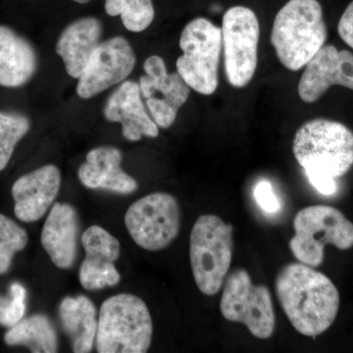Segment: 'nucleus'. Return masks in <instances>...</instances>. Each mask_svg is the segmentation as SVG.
<instances>
[{"instance_id": "1", "label": "nucleus", "mask_w": 353, "mask_h": 353, "mask_svg": "<svg viewBox=\"0 0 353 353\" xmlns=\"http://www.w3.org/2000/svg\"><path fill=\"white\" fill-rule=\"evenodd\" d=\"M276 296L292 327L306 336H317L333 325L340 294L331 279L303 263H290L275 279Z\"/></svg>"}, {"instance_id": "2", "label": "nucleus", "mask_w": 353, "mask_h": 353, "mask_svg": "<svg viewBox=\"0 0 353 353\" xmlns=\"http://www.w3.org/2000/svg\"><path fill=\"white\" fill-rule=\"evenodd\" d=\"M327 37L322 7L317 0H290L274 20L271 43L281 64L296 72L321 50Z\"/></svg>"}, {"instance_id": "3", "label": "nucleus", "mask_w": 353, "mask_h": 353, "mask_svg": "<svg viewBox=\"0 0 353 353\" xmlns=\"http://www.w3.org/2000/svg\"><path fill=\"white\" fill-rule=\"evenodd\" d=\"M292 152L306 176L341 178L353 166V132L336 121L310 120L297 130Z\"/></svg>"}, {"instance_id": "4", "label": "nucleus", "mask_w": 353, "mask_h": 353, "mask_svg": "<svg viewBox=\"0 0 353 353\" xmlns=\"http://www.w3.org/2000/svg\"><path fill=\"white\" fill-rule=\"evenodd\" d=\"M152 334L150 309L139 296L120 294L102 303L97 334V352H148Z\"/></svg>"}, {"instance_id": "5", "label": "nucleus", "mask_w": 353, "mask_h": 353, "mask_svg": "<svg viewBox=\"0 0 353 353\" xmlns=\"http://www.w3.org/2000/svg\"><path fill=\"white\" fill-rule=\"evenodd\" d=\"M234 228L216 215L199 216L190 236V259L194 282L205 296L224 285L233 259Z\"/></svg>"}, {"instance_id": "6", "label": "nucleus", "mask_w": 353, "mask_h": 353, "mask_svg": "<svg viewBox=\"0 0 353 353\" xmlns=\"http://www.w3.org/2000/svg\"><path fill=\"white\" fill-rule=\"evenodd\" d=\"M294 229L290 252L299 262L313 268L324 261L327 245L341 250L353 246V223L332 206L312 205L301 209L294 217Z\"/></svg>"}, {"instance_id": "7", "label": "nucleus", "mask_w": 353, "mask_h": 353, "mask_svg": "<svg viewBox=\"0 0 353 353\" xmlns=\"http://www.w3.org/2000/svg\"><path fill=\"white\" fill-rule=\"evenodd\" d=\"M180 48L183 55L176 63L179 75L199 94H214L223 48L221 28L205 18L190 21L181 34Z\"/></svg>"}, {"instance_id": "8", "label": "nucleus", "mask_w": 353, "mask_h": 353, "mask_svg": "<svg viewBox=\"0 0 353 353\" xmlns=\"http://www.w3.org/2000/svg\"><path fill=\"white\" fill-rule=\"evenodd\" d=\"M220 310L228 321L245 325L255 338L267 340L273 336L276 315L270 290L253 284L250 273L236 269L223 285Z\"/></svg>"}, {"instance_id": "9", "label": "nucleus", "mask_w": 353, "mask_h": 353, "mask_svg": "<svg viewBox=\"0 0 353 353\" xmlns=\"http://www.w3.org/2000/svg\"><path fill=\"white\" fill-rule=\"evenodd\" d=\"M221 30L228 82L234 88H245L252 82L259 64L257 16L248 7H231L224 14Z\"/></svg>"}, {"instance_id": "10", "label": "nucleus", "mask_w": 353, "mask_h": 353, "mask_svg": "<svg viewBox=\"0 0 353 353\" xmlns=\"http://www.w3.org/2000/svg\"><path fill=\"white\" fill-rule=\"evenodd\" d=\"M125 225L139 248L159 252L170 245L180 233V205L167 192L148 194L130 206Z\"/></svg>"}, {"instance_id": "11", "label": "nucleus", "mask_w": 353, "mask_h": 353, "mask_svg": "<svg viewBox=\"0 0 353 353\" xmlns=\"http://www.w3.org/2000/svg\"><path fill=\"white\" fill-rule=\"evenodd\" d=\"M136 65V54L123 37H114L99 44L79 77L77 94L90 99L124 82Z\"/></svg>"}, {"instance_id": "12", "label": "nucleus", "mask_w": 353, "mask_h": 353, "mask_svg": "<svg viewBox=\"0 0 353 353\" xmlns=\"http://www.w3.org/2000/svg\"><path fill=\"white\" fill-rule=\"evenodd\" d=\"M145 75L139 79L141 97L158 127L168 129L189 99L190 88L178 72L169 73L161 57L152 55L143 64Z\"/></svg>"}, {"instance_id": "13", "label": "nucleus", "mask_w": 353, "mask_h": 353, "mask_svg": "<svg viewBox=\"0 0 353 353\" xmlns=\"http://www.w3.org/2000/svg\"><path fill=\"white\" fill-rule=\"evenodd\" d=\"M333 85L353 90V54L324 46L305 65L297 90L301 101L314 103Z\"/></svg>"}, {"instance_id": "14", "label": "nucleus", "mask_w": 353, "mask_h": 353, "mask_svg": "<svg viewBox=\"0 0 353 353\" xmlns=\"http://www.w3.org/2000/svg\"><path fill=\"white\" fill-rule=\"evenodd\" d=\"M81 241L85 257L79 278L83 289L97 290L119 284L120 274L114 265L120 256L119 241L97 225L88 228Z\"/></svg>"}, {"instance_id": "15", "label": "nucleus", "mask_w": 353, "mask_h": 353, "mask_svg": "<svg viewBox=\"0 0 353 353\" xmlns=\"http://www.w3.org/2000/svg\"><path fill=\"white\" fill-rule=\"evenodd\" d=\"M60 187L61 172L54 165H44L20 176L11 190L16 217L24 223L41 219L54 203Z\"/></svg>"}, {"instance_id": "16", "label": "nucleus", "mask_w": 353, "mask_h": 353, "mask_svg": "<svg viewBox=\"0 0 353 353\" xmlns=\"http://www.w3.org/2000/svg\"><path fill=\"white\" fill-rule=\"evenodd\" d=\"M80 220L74 206L54 202L41 231V245L59 269L72 268L78 253Z\"/></svg>"}, {"instance_id": "17", "label": "nucleus", "mask_w": 353, "mask_h": 353, "mask_svg": "<svg viewBox=\"0 0 353 353\" xmlns=\"http://www.w3.org/2000/svg\"><path fill=\"white\" fill-rule=\"evenodd\" d=\"M103 113L109 122L122 125L123 136L128 141L157 138L159 134L157 123L146 112L139 83L134 81H125L111 94Z\"/></svg>"}, {"instance_id": "18", "label": "nucleus", "mask_w": 353, "mask_h": 353, "mask_svg": "<svg viewBox=\"0 0 353 353\" xmlns=\"http://www.w3.org/2000/svg\"><path fill=\"white\" fill-rule=\"evenodd\" d=\"M122 153L112 146H101L88 153L78 176L88 189H102L120 194H131L138 182L123 170Z\"/></svg>"}, {"instance_id": "19", "label": "nucleus", "mask_w": 353, "mask_h": 353, "mask_svg": "<svg viewBox=\"0 0 353 353\" xmlns=\"http://www.w3.org/2000/svg\"><path fill=\"white\" fill-rule=\"evenodd\" d=\"M39 66L32 44L7 26H0V85L20 88L32 80Z\"/></svg>"}, {"instance_id": "20", "label": "nucleus", "mask_w": 353, "mask_h": 353, "mask_svg": "<svg viewBox=\"0 0 353 353\" xmlns=\"http://www.w3.org/2000/svg\"><path fill=\"white\" fill-rule=\"evenodd\" d=\"M102 24L94 17L72 22L60 34L55 51L63 60L67 74L79 79L95 48L101 43Z\"/></svg>"}, {"instance_id": "21", "label": "nucleus", "mask_w": 353, "mask_h": 353, "mask_svg": "<svg viewBox=\"0 0 353 353\" xmlns=\"http://www.w3.org/2000/svg\"><path fill=\"white\" fill-rule=\"evenodd\" d=\"M60 322L76 353L92 352L97 339L99 319L92 301L85 296L65 297L59 305Z\"/></svg>"}, {"instance_id": "22", "label": "nucleus", "mask_w": 353, "mask_h": 353, "mask_svg": "<svg viewBox=\"0 0 353 353\" xmlns=\"http://www.w3.org/2000/svg\"><path fill=\"white\" fill-rule=\"evenodd\" d=\"M7 345H24L34 353L58 352V336L50 318L34 314L21 320L4 336Z\"/></svg>"}, {"instance_id": "23", "label": "nucleus", "mask_w": 353, "mask_h": 353, "mask_svg": "<svg viewBox=\"0 0 353 353\" xmlns=\"http://www.w3.org/2000/svg\"><path fill=\"white\" fill-rule=\"evenodd\" d=\"M109 16H120L128 31L141 32L148 29L154 19L152 0H105Z\"/></svg>"}, {"instance_id": "24", "label": "nucleus", "mask_w": 353, "mask_h": 353, "mask_svg": "<svg viewBox=\"0 0 353 353\" xmlns=\"http://www.w3.org/2000/svg\"><path fill=\"white\" fill-rule=\"evenodd\" d=\"M30 129L31 121L27 116L0 111V172L6 168L16 145Z\"/></svg>"}, {"instance_id": "25", "label": "nucleus", "mask_w": 353, "mask_h": 353, "mask_svg": "<svg viewBox=\"0 0 353 353\" xmlns=\"http://www.w3.org/2000/svg\"><path fill=\"white\" fill-rule=\"evenodd\" d=\"M29 241L27 232L17 223L0 214V275L7 273L14 255L24 250Z\"/></svg>"}, {"instance_id": "26", "label": "nucleus", "mask_w": 353, "mask_h": 353, "mask_svg": "<svg viewBox=\"0 0 353 353\" xmlns=\"http://www.w3.org/2000/svg\"><path fill=\"white\" fill-rule=\"evenodd\" d=\"M27 292L19 283H14L10 287V296L0 299V326H15L24 317Z\"/></svg>"}, {"instance_id": "27", "label": "nucleus", "mask_w": 353, "mask_h": 353, "mask_svg": "<svg viewBox=\"0 0 353 353\" xmlns=\"http://www.w3.org/2000/svg\"><path fill=\"white\" fill-rule=\"evenodd\" d=\"M254 196L260 208L266 212L274 213L280 208V203L276 194H274L273 188L270 183L267 181L260 182L255 187Z\"/></svg>"}, {"instance_id": "28", "label": "nucleus", "mask_w": 353, "mask_h": 353, "mask_svg": "<svg viewBox=\"0 0 353 353\" xmlns=\"http://www.w3.org/2000/svg\"><path fill=\"white\" fill-rule=\"evenodd\" d=\"M338 32L341 39L353 50V1L341 16L338 25Z\"/></svg>"}, {"instance_id": "29", "label": "nucleus", "mask_w": 353, "mask_h": 353, "mask_svg": "<svg viewBox=\"0 0 353 353\" xmlns=\"http://www.w3.org/2000/svg\"><path fill=\"white\" fill-rule=\"evenodd\" d=\"M309 182L320 194L331 196L338 190L336 179L327 178L321 176H308Z\"/></svg>"}, {"instance_id": "30", "label": "nucleus", "mask_w": 353, "mask_h": 353, "mask_svg": "<svg viewBox=\"0 0 353 353\" xmlns=\"http://www.w3.org/2000/svg\"><path fill=\"white\" fill-rule=\"evenodd\" d=\"M73 1L77 2V3L85 4L88 3V2L90 1V0H73Z\"/></svg>"}]
</instances>
